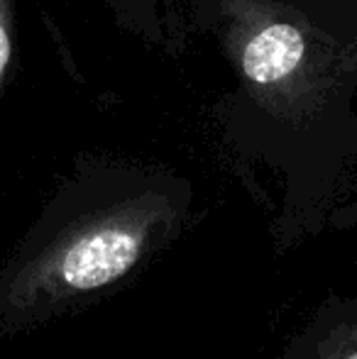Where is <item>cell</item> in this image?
<instances>
[{"instance_id":"cell-1","label":"cell","mask_w":357,"mask_h":359,"mask_svg":"<svg viewBox=\"0 0 357 359\" xmlns=\"http://www.w3.org/2000/svg\"><path fill=\"white\" fill-rule=\"evenodd\" d=\"M177 225L174 201L154 191L81 217L8 271L0 281V313L15 323L39 320L118 284L162 247Z\"/></svg>"},{"instance_id":"cell-2","label":"cell","mask_w":357,"mask_h":359,"mask_svg":"<svg viewBox=\"0 0 357 359\" xmlns=\"http://www.w3.org/2000/svg\"><path fill=\"white\" fill-rule=\"evenodd\" d=\"M306 57V39L289 22H267L240 42V69L255 86H279L299 72Z\"/></svg>"},{"instance_id":"cell-3","label":"cell","mask_w":357,"mask_h":359,"mask_svg":"<svg viewBox=\"0 0 357 359\" xmlns=\"http://www.w3.org/2000/svg\"><path fill=\"white\" fill-rule=\"evenodd\" d=\"M296 359H357V288L323 303Z\"/></svg>"},{"instance_id":"cell-4","label":"cell","mask_w":357,"mask_h":359,"mask_svg":"<svg viewBox=\"0 0 357 359\" xmlns=\"http://www.w3.org/2000/svg\"><path fill=\"white\" fill-rule=\"evenodd\" d=\"M15 54V0H0V88Z\"/></svg>"},{"instance_id":"cell-5","label":"cell","mask_w":357,"mask_h":359,"mask_svg":"<svg viewBox=\"0 0 357 359\" xmlns=\"http://www.w3.org/2000/svg\"><path fill=\"white\" fill-rule=\"evenodd\" d=\"M120 5H128V8H137V13H142L144 18H149V8H152L157 0H115Z\"/></svg>"}]
</instances>
